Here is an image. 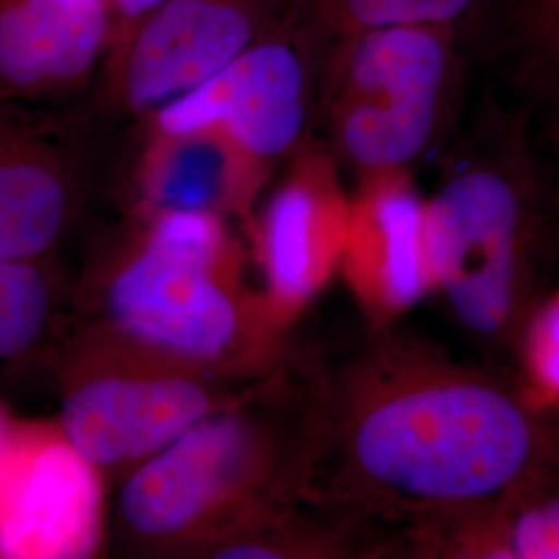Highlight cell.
Listing matches in <instances>:
<instances>
[{
    "instance_id": "cell-1",
    "label": "cell",
    "mask_w": 559,
    "mask_h": 559,
    "mask_svg": "<svg viewBox=\"0 0 559 559\" xmlns=\"http://www.w3.org/2000/svg\"><path fill=\"white\" fill-rule=\"evenodd\" d=\"M316 498L400 531L487 508L558 462L539 406L394 325L325 367Z\"/></svg>"
},
{
    "instance_id": "cell-2",
    "label": "cell",
    "mask_w": 559,
    "mask_h": 559,
    "mask_svg": "<svg viewBox=\"0 0 559 559\" xmlns=\"http://www.w3.org/2000/svg\"><path fill=\"white\" fill-rule=\"evenodd\" d=\"M328 436L325 367L293 348L242 396L112 483L110 547L131 558H205L305 498Z\"/></svg>"
},
{
    "instance_id": "cell-3",
    "label": "cell",
    "mask_w": 559,
    "mask_h": 559,
    "mask_svg": "<svg viewBox=\"0 0 559 559\" xmlns=\"http://www.w3.org/2000/svg\"><path fill=\"white\" fill-rule=\"evenodd\" d=\"M80 320L221 378L258 381L295 344L290 323L249 278L230 221L124 210L83 247Z\"/></svg>"
},
{
    "instance_id": "cell-4",
    "label": "cell",
    "mask_w": 559,
    "mask_h": 559,
    "mask_svg": "<svg viewBox=\"0 0 559 559\" xmlns=\"http://www.w3.org/2000/svg\"><path fill=\"white\" fill-rule=\"evenodd\" d=\"M433 290L460 332L498 353L519 344L535 307L539 180L524 108L479 115L425 201Z\"/></svg>"
},
{
    "instance_id": "cell-5",
    "label": "cell",
    "mask_w": 559,
    "mask_h": 559,
    "mask_svg": "<svg viewBox=\"0 0 559 559\" xmlns=\"http://www.w3.org/2000/svg\"><path fill=\"white\" fill-rule=\"evenodd\" d=\"M460 27L396 23L328 40L318 122L355 179L413 170L445 140L464 87Z\"/></svg>"
},
{
    "instance_id": "cell-6",
    "label": "cell",
    "mask_w": 559,
    "mask_h": 559,
    "mask_svg": "<svg viewBox=\"0 0 559 559\" xmlns=\"http://www.w3.org/2000/svg\"><path fill=\"white\" fill-rule=\"evenodd\" d=\"M50 373L64 438L110 485L255 383L166 359L87 321L60 344Z\"/></svg>"
},
{
    "instance_id": "cell-7",
    "label": "cell",
    "mask_w": 559,
    "mask_h": 559,
    "mask_svg": "<svg viewBox=\"0 0 559 559\" xmlns=\"http://www.w3.org/2000/svg\"><path fill=\"white\" fill-rule=\"evenodd\" d=\"M293 0H166L112 44L87 119L145 124L290 15Z\"/></svg>"
},
{
    "instance_id": "cell-8",
    "label": "cell",
    "mask_w": 559,
    "mask_h": 559,
    "mask_svg": "<svg viewBox=\"0 0 559 559\" xmlns=\"http://www.w3.org/2000/svg\"><path fill=\"white\" fill-rule=\"evenodd\" d=\"M98 122L0 104V258L64 261L100 230Z\"/></svg>"
},
{
    "instance_id": "cell-9",
    "label": "cell",
    "mask_w": 559,
    "mask_h": 559,
    "mask_svg": "<svg viewBox=\"0 0 559 559\" xmlns=\"http://www.w3.org/2000/svg\"><path fill=\"white\" fill-rule=\"evenodd\" d=\"M325 48L328 40L290 9L278 27L214 80L162 108L143 127H218L274 175L313 140Z\"/></svg>"
},
{
    "instance_id": "cell-10",
    "label": "cell",
    "mask_w": 559,
    "mask_h": 559,
    "mask_svg": "<svg viewBox=\"0 0 559 559\" xmlns=\"http://www.w3.org/2000/svg\"><path fill=\"white\" fill-rule=\"evenodd\" d=\"M106 483L57 420H15L0 448V558L100 556L108 543Z\"/></svg>"
},
{
    "instance_id": "cell-11",
    "label": "cell",
    "mask_w": 559,
    "mask_h": 559,
    "mask_svg": "<svg viewBox=\"0 0 559 559\" xmlns=\"http://www.w3.org/2000/svg\"><path fill=\"white\" fill-rule=\"evenodd\" d=\"M340 164L325 143L307 141L253 214L249 233L261 288L290 325L340 270L350 226Z\"/></svg>"
},
{
    "instance_id": "cell-12",
    "label": "cell",
    "mask_w": 559,
    "mask_h": 559,
    "mask_svg": "<svg viewBox=\"0 0 559 559\" xmlns=\"http://www.w3.org/2000/svg\"><path fill=\"white\" fill-rule=\"evenodd\" d=\"M425 201L413 170L357 180L340 270L371 330L394 325L433 293Z\"/></svg>"
},
{
    "instance_id": "cell-13",
    "label": "cell",
    "mask_w": 559,
    "mask_h": 559,
    "mask_svg": "<svg viewBox=\"0 0 559 559\" xmlns=\"http://www.w3.org/2000/svg\"><path fill=\"white\" fill-rule=\"evenodd\" d=\"M110 46L108 0H0V104L78 94L96 83Z\"/></svg>"
},
{
    "instance_id": "cell-14",
    "label": "cell",
    "mask_w": 559,
    "mask_h": 559,
    "mask_svg": "<svg viewBox=\"0 0 559 559\" xmlns=\"http://www.w3.org/2000/svg\"><path fill=\"white\" fill-rule=\"evenodd\" d=\"M270 179L272 173L218 127H145L124 210L205 212L249 228Z\"/></svg>"
},
{
    "instance_id": "cell-15",
    "label": "cell",
    "mask_w": 559,
    "mask_h": 559,
    "mask_svg": "<svg viewBox=\"0 0 559 559\" xmlns=\"http://www.w3.org/2000/svg\"><path fill=\"white\" fill-rule=\"evenodd\" d=\"M400 558L559 559V460L487 508L402 531Z\"/></svg>"
},
{
    "instance_id": "cell-16",
    "label": "cell",
    "mask_w": 559,
    "mask_h": 559,
    "mask_svg": "<svg viewBox=\"0 0 559 559\" xmlns=\"http://www.w3.org/2000/svg\"><path fill=\"white\" fill-rule=\"evenodd\" d=\"M78 320V274L64 261L0 258V376L50 371Z\"/></svg>"
},
{
    "instance_id": "cell-17",
    "label": "cell",
    "mask_w": 559,
    "mask_h": 559,
    "mask_svg": "<svg viewBox=\"0 0 559 559\" xmlns=\"http://www.w3.org/2000/svg\"><path fill=\"white\" fill-rule=\"evenodd\" d=\"M394 558V535L307 493L216 543L203 559Z\"/></svg>"
},
{
    "instance_id": "cell-18",
    "label": "cell",
    "mask_w": 559,
    "mask_h": 559,
    "mask_svg": "<svg viewBox=\"0 0 559 559\" xmlns=\"http://www.w3.org/2000/svg\"><path fill=\"white\" fill-rule=\"evenodd\" d=\"M501 48L526 108L559 156V0H506Z\"/></svg>"
},
{
    "instance_id": "cell-19",
    "label": "cell",
    "mask_w": 559,
    "mask_h": 559,
    "mask_svg": "<svg viewBox=\"0 0 559 559\" xmlns=\"http://www.w3.org/2000/svg\"><path fill=\"white\" fill-rule=\"evenodd\" d=\"M489 0H293V11L325 40L396 23L462 25Z\"/></svg>"
},
{
    "instance_id": "cell-20",
    "label": "cell",
    "mask_w": 559,
    "mask_h": 559,
    "mask_svg": "<svg viewBox=\"0 0 559 559\" xmlns=\"http://www.w3.org/2000/svg\"><path fill=\"white\" fill-rule=\"evenodd\" d=\"M526 396L537 406L559 404V293L533 307L520 332Z\"/></svg>"
},
{
    "instance_id": "cell-21",
    "label": "cell",
    "mask_w": 559,
    "mask_h": 559,
    "mask_svg": "<svg viewBox=\"0 0 559 559\" xmlns=\"http://www.w3.org/2000/svg\"><path fill=\"white\" fill-rule=\"evenodd\" d=\"M164 2L166 0H108L112 17V44Z\"/></svg>"
},
{
    "instance_id": "cell-22",
    "label": "cell",
    "mask_w": 559,
    "mask_h": 559,
    "mask_svg": "<svg viewBox=\"0 0 559 559\" xmlns=\"http://www.w3.org/2000/svg\"><path fill=\"white\" fill-rule=\"evenodd\" d=\"M13 425H15V419L9 415L7 406L0 402V448H2V443L9 438Z\"/></svg>"
}]
</instances>
